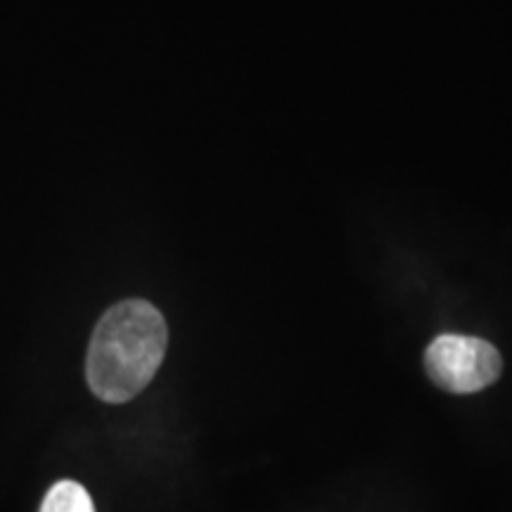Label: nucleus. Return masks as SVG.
I'll return each instance as SVG.
<instances>
[{"label":"nucleus","mask_w":512,"mask_h":512,"mask_svg":"<svg viewBox=\"0 0 512 512\" xmlns=\"http://www.w3.org/2000/svg\"><path fill=\"white\" fill-rule=\"evenodd\" d=\"M169 330L157 306L126 299L107 309L88 347L86 377L105 403H126L143 392L162 366Z\"/></svg>","instance_id":"obj_1"},{"label":"nucleus","mask_w":512,"mask_h":512,"mask_svg":"<svg viewBox=\"0 0 512 512\" xmlns=\"http://www.w3.org/2000/svg\"><path fill=\"white\" fill-rule=\"evenodd\" d=\"M425 370L451 394H475L501 377L503 358L491 342L465 335H439L427 347Z\"/></svg>","instance_id":"obj_2"},{"label":"nucleus","mask_w":512,"mask_h":512,"mask_svg":"<svg viewBox=\"0 0 512 512\" xmlns=\"http://www.w3.org/2000/svg\"><path fill=\"white\" fill-rule=\"evenodd\" d=\"M41 512H95L93 498L79 482L64 479L50 486V491L43 498Z\"/></svg>","instance_id":"obj_3"}]
</instances>
